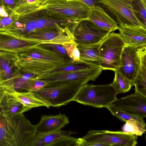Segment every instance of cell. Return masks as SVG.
Here are the masks:
<instances>
[{
	"instance_id": "obj_22",
	"label": "cell",
	"mask_w": 146,
	"mask_h": 146,
	"mask_svg": "<svg viewBox=\"0 0 146 146\" xmlns=\"http://www.w3.org/2000/svg\"><path fill=\"white\" fill-rule=\"evenodd\" d=\"M100 67L96 64L85 61H73L64 64L40 78L42 80L56 74L65 72L79 71Z\"/></svg>"
},
{
	"instance_id": "obj_19",
	"label": "cell",
	"mask_w": 146,
	"mask_h": 146,
	"mask_svg": "<svg viewBox=\"0 0 146 146\" xmlns=\"http://www.w3.org/2000/svg\"><path fill=\"white\" fill-rule=\"evenodd\" d=\"M28 111V109L13 95L0 90V114L8 117Z\"/></svg>"
},
{
	"instance_id": "obj_7",
	"label": "cell",
	"mask_w": 146,
	"mask_h": 146,
	"mask_svg": "<svg viewBox=\"0 0 146 146\" xmlns=\"http://www.w3.org/2000/svg\"><path fill=\"white\" fill-rule=\"evenodd\" d=\"M66 19L80 21L87 19L90 9L84 4L71 0H46L42 9Z\"/></svg>"
},
{
	"instance_id": "obj_9",
	"label": "cell",
	"mask_w": 146,
	"mask_h": 146,
	"mask_svg": "<svg viewBox=\"0 0 146 146\" xmlns=\"http://www.w3.org/2000/svg\"><path fill=\"white\" fill-rule=\"evenodd\" d=\"M133 0H96L110 13L119 27H142L135 16L132 5Z\"/></svg>"
},
{
	"instance_id": "obj_3",
	"label": "cell",
	"mask_w": 146,
	"mask_h": 146,
	"mask_svg": "<svg viewBox=\"0 0 146 146\" xmlns=\"http://www.w3.org/2000/svg\"><path fill=\"white\" fill-rule=\"evenodd\" d=\"M61 23L60 18L42 9L19 16L8 27L0 30V33L1 35L18 38L40 28L56 27L57 24Z\"/></svg>"
},
{
	"instance_id": "obj_6",
	"label": "cell",
	"mask_w": 146,
	"mask_h": 146,
	"mask_svg": "<svg viewBox=\"0 0 146 146\" xmlns=\"http://www.w3.org/2000/svg\"><path fill=\"white\" fill-rule=\"evenodd\" d=\"M125 46L119 33L112 32L107 35L101 42L100 48L99 65L103 70H118Z\"/></svg>"
},
{
	"instance_id": "obj_23",
	"label": "cell",
	"mask_w": 146,
	"mask_h": 146,
	"mask_svg": "<svg viewBox=\"0 0 146 146\" xmlns=\"http://www.w3.org/2000/svg\"><path fill=\"white\" fill-rule=\"evenodd\" d=\"M71 130L59 131L47 133L36 134L31 146H50L53 142L62 137L76 133Z\"/></svg>"
},
{
	"instance_id": "obj_5",
	"label": "cell",
	"mask_w": 146,
	"mask_h": 146,
	"mask_svg": "<svg viewBox=\"0 0 146 146\" xmlns=\"http://www.w3.org/2000/svg\"><path fill=\"white\" fill-rule=\"evenodd\" d=\"M117 94L112 83L98 85L86 84L73 101L94 108H106L117 99Z\"/></svg>"
},
{
	"instance_id": "obj_33",
	"label": "cell",
	"mask_w": 146,
	"mask_h": 146,
	"mask_svg": "<svg viewBox=\"0 0 146 146\" xmlns=\"http://www.w3.org/2000/svg\"><path fill=\"white\" fill-rule=\"evenodd\" d=\"M41 45L54 51L61 56L66 61L68 62L74 61L69 56L66 50L62 44L50 43L43 44Z\"/></svg>"
},
{
	"instance_id": "obj_41",
	"label": "cell",
	"mask_w": 146,
	"mask_h": 146,
	"mask_svg": "<svg viewBox=\"0 0 146 146\" xmlns=\"http://www.w3.org/2000/svg\"></svg>"
},
{
	"instance_id": "obj_34",
	"label": "cell",
	"mask_w": 146,
	"mask_h": 146,
	"mask_svg": "<svg viewBox=\"0 0 146 146\" xmlns=\"http://www.w3.org/2000/svg\"><path fill=\"white\" fill-rule=\"evenodd\" d=\"M62 45L66 50L69 56L74 61H80V52L74 42H69Z\"/></svg>"
},
{
	"instance_id": "obj_16",
	"label": "cell",
	"mask_w": 146,
	"mask_h": 146,
	"mask_svg": "<svg viewBox=\"0 0 146 146\" xmlns=\"http://www.w3.org/2000/svg\"><path fill=\"white\" fill-rule=\"evenodd\" d=\"M87 19L97 28L110 33L119 27L117 23L105 10L96 5L90 9Z\"/></svg>"
},
{
	"instance_id": "obj_30",
	"label": "cell",
	"mask_w": 146,
	"mask_h": 146,
	"mask_svg": "<svg viewBox=\"0 0 146 146\" xmlns=\"http://www.w3.org/2000/svg\"><path fill=\"white\" fill-rule=\"evenodd\" d=\"M132 5L135 15L142 25L146 29V9L141 0H133Z\"/></svg>"
},
{
	"instance_id": "obj_13",
	"label": "cell",
	"mask_w": 146,
	"mask_h": 146,
	"mask_svg": "<svg viewBox=\"0 0 146 146\" xmlns=\"http://www.w3.org/2000/svg\"><path fill=\"white\" fill-rule=\"evenodd\" d=\"M112 104L131 115L143 119L146 117V97L137 92L117 99Z\"/></svg>"
},
{
	"instance_id": "obj_37",
	"label": "cell",
	"mask_w": 146,
	"mask_h": 146,
	"mask_svg": "<svg viewBox=\"0 0 146 146\" xmlns=\"http://www.w3.org/2000/svg\"><path fill=\"white\" fill-rule=\"evenodd\" d=\"M137 50L141 65L146 68V47Z\"/></svg>"
},
{
	"instance_id": "obj_12",
	"label": "cell",
	"mask_w": 146,
	"mask_h": 146,
	"mask_svg": "<svg viewBox=\"0 0 146 146\" xmlns=\"http://www.w3.org/2000/svg\"><path fill=\"white\" fill-rule=\"evenodd\" d=\"M100 67L77 71L60 73L42 80L48 84L56 82H78L86 84L90 81H94L102 73Z\"/></svg>"
},
{
	"instance_id": "obj_1",
	"label": "cell",
	"mask_w": 146,
	"mask_h": 146,
	"mask_svg": "<svg viewBox=\"0 0 146 146\" xmlns=\"http://www.w3.org/2000/svg\"><path fill=\"white\" fill-rule=\"evenodd\" d=\"M16 68L25 73L36 74L38 79L66 63L61 56L41 44L17 54Z\"/></svg>"
},
{
	"instance_id": "obj_18",
	"label": "cell",
	"mask_w": 146,
	"mask_h": 146,
	"mask_svg": "<svg viewBox=\"0 0 146 146\" xmlns=\"http://www.w3.org/2000/svg\"><path fill=\"white\" fill-rule=\"evenodd\" d=\"M69 123L68 117L64 114L44 115L35 125V131L36 134H41L60 130Z\"/></svg>"
},
{
	"instance_id": "obj_26",
	"label": "cell",
	"mask_w": 146,
	"mask_h": 146,
	"mask_svg": "<svg viewBox=\"0 0 146 146\" xmlns=\"http://www.w3.org/2000/svg\"><path fill=\"white\" fill-rule=\"evenodd\" d=\"M115 72L114 78L112 83L117 94L128 92L133 86V82L124 76L117 70Z\"/></svg>"
},
{
	"instance_id": "obj_20",
	"label": "cell",
	"mask_w": 146,
	"mask_h": 146,
	"mask_svg": "<svg viewBox=\"0 0 146 146\" xmlns=\"http://www.w3.org/2000/svg\"><path fill=\"white\" fill-rule=\"evenodd\" d=\"M7 36L8 37H0V50L19 54L40 44L33 42Z\"/></svg>"
},
{
	"instance_id": "obj_27",
	"label": "cell",
	"mask_w": 146,
	"mask_h": 146,
	"mask_svg": "<svg viewBox=\"0 0 146 146\" xmlns=\"http://www.w3.org/2000/svg\"><path fill=\"white\" fill-rule=\"evenodd\" d=\"M135 92L146 97V68L141 65L137 74L133 81Z\"/></svg>"
},
{
	"instance_id": "obj_11",
	"label": "cell",
	"mask_w": 146,
	"mask_h": 146,
	"mask_svg": "<svg viewBox=\"0 0 146 146\" xmlns=\"http://www.w3.org/2000/svg\"><path fill=\"white\" fill-rule=\"evenodd\" d=\"M110 33L96 27L87 19L79 21L73 33L74 42L77 45H88L101 43Z\"/></svg>"
},
{
	"instance_id": "obj_2",
	"label": "cell",
	"mask_w": 146,
	"mask_h": 146,
	"mask_svg": "<svg viewBox=\"0 0 146 146\" xmlns=\"http://www.w3.org/2000/svg\"><path fill=\"white\" fill-rule=\"evenodd\" d=\"M36 134L35 125L23 113L8 117L0 114V146H31Z\"/></svg>"
},
{
	"instance_id": "obj_24",
	"label": "cell",
	"mask_w": 146,
	"mask_h": 146,
	"mask_svg": "<svg viewBox=\"0 0 146 146\" xmlns=\"http://www.w3.org/2000/svg\"><path fill=\"white\" fill-rule=\"evenodd\" d=\"M76 45L80 52V61L94 63L100 66L101 43L88 45Z\"/></svg>"
},
{
	"instance_id": "obj_21",
	"label": "cell",
	"mask_w": 146,
	"mask_h": 146,
	"mask_svg": "<svg viewBox=\"0 0 146 146\" xmlns=\"http://www.w3.org/2000/svg\"><path fill=\"white\" fill-rule=\"evenodd\" d=\"M4 91L7 92L14 96L29 110L34 108L45 106L48 108L50 107L43 100L36 96L32 92H20L14 89Z\"/></svg>"
},
{
	"instance_id": "obj_8",
	"label": "cell",
	"mask_w": 146,
	"mask_h": 146,
	"mask_svg": "<svg viewBox=\"0 0 146 146\" xmlns=\"http://www.w3.org/2000/svg\"><path fill=\"white\" fill-rule=\"evenodd\" d=\"M137 136L123 131L91 130L81 138V146L95 143L102 144L104 146H135L137 143Z\"/></svg>"
},
{
	"instance_id": "obj_17",
	"label": "cell",
	"mask_w": 146,
	"mask_h": 146,
	"mask_svg": "<svg viewBox=\"0 0 146 146\" xmlns=\"http://www.w3.org/2000/svg\"><path fill=\"white\" fill-rule=\"evenodd\" d=\"M118 30L126 46L137 49L146 47V29L143 27H119Z\"/></svg>"
},
{
	"instance_id": "obj_35",
	"label": "cell",
	"mask_w": 146,
	"mask_h": 146,
	"mask_svg": "<svg viewBox=\"0 0 146 146\" xmlns=\"http://www.w3.org/2000/svg\"><path fill=\"white\" fill-rule=\"evenodd\" d=\"M19 17V16L14 12L7 17H0V30L4 29L8 27L15 21Z\"/></svg>"
},
{
	"instance_id": "obj_29",
	"label": "cell",
	"mask_w": 146,
	"mask_h": 146,
	"mask_svg": "<svg viewBox=\"0 0 146 146\" xmlns=\"http://www.w3.org/2000/svg\"><path fill=\"white\" fill-rule=\"evenodd\" d=\"M122 131L129 132L136 136L146 134V124L139 122L127 121L122 127Z\"/></svg>"
},
{
	"instance_id": "obj_32",
	"label": "cell",
	"mask_w": 146,
	"mask_h": 146,
	"mask_svg": "<svg viewBox=\"0 0 146 146\" xmlns=\"http://www.w3.org/2000/svg\"><path fill=\"white\" fill-rule=\"evenodd\" d=\"M81 138H76L70 136L60 138L52 143L50 146H81Z\"/></svg>"
},
{
	"instance_id": "obj_15",
	"label": "cell",
	"mask_w": 146,
	"mask_h": 146,
	"mask_svg": "<svg viewBox=\"0 0 146 146\" xmlns=\"http://www.w3.org/2000/svg\"><path fill=\"white\" fill-rule=\"evenodd\" d=\"M141 66L137 49L125 46L121 54L119 67L117 70L133 82Z\"/></svg>"
},
{
	"instance_id": "obj_40",
	"label": "cell",
	"mask_w": 146,
	"mask_h": 146,
	"mask_svg": "<svg viewBox=\"0 0 146 146\" xmlns=\"http://www.w3.org/2000/svg\"><path fill=\"white\" fill-rule=\"evenodd\" d=\"M145 141H146V134H145Z\"/></svg>"
},
{
	"instance_id": "obj_10",
	"label": "cell",
	"mask_w": 146,
	"mask_h": 146,
	"mask_svg": "<svg viewBox=\"0 0 146 146\" xmlns=\"http://www.w3.org/2000/svg\"><path fill=\"white\" fill-rule=\"evenodd\" d=\"M17 38L40 44L50 43L62 44L69 42H74L72 32L68 29H65L59 25L56 27L40 28Z\"/></svg>"
},
{
	"instance_id": "obj_38",
	"label": "cell",
	"mask_w": 146,
	"mask_h": 146,
	"mask_svg": "<svg viewBox=\"0 0 146 146\" xmlns=\"http://www.w3.org/2000/svg\"><path fill=\"white\" fill-rule=\"evenodd\" d=\"M80 2L88 6L90 9L96 5V0H71Z\"/></svg>"
},
{
	"instance_id": "obj_14",
	"label": "cell",
	"mask_w": 146,
	"mask_h": 146,
	"mask_svg": "<svg viewBox=\"0 0 146 146\" xmlns=\"http://www.w3.org/2000/svg\"><path fill=\"white\" fill-rule=\"evenodd\" d=\"M0 56V90L14 89L13 69L16 67L17 54L1 50Z\"/></svg>"
},
{
	"instance_id": "obj_4",
	"label": "cell",
	"mask_w": 146,
	"mask_h": 146,
	"mask_svg": "<svg viewBox=\"0 0 146 146\" xmlns=\"http://www.w3.org/2000/svg\"><path fill=\"white\" fill-rule=\"evenodd\" d=\"M84 85L78 82L49 83L40 90L33 92L50 106L59 107L73 101Z\"/></svg>"
},
{
	"instance_id": "obj_28",
	"label": "cell",
	"mask_w": 146,
	"mask_h": 146,
	"mask_svg": "<svg viewBox=\"0 0 146 146\" xmlns=\"http://www.w3.org/2000/svg\"><path fill=\"white\" fill-rule=\"evenodd\" d=\"M106 108L113 116L125 122L127 121H131L146 124L143 119L124 111L115 107L112 104L108 106Z\"/></svg>"
},
{
	"instance_id": "obj_39",
	"label": "cell",
	"mask_w": 146,
	"mask_h": 146,
	"mask_svg": "<svg viewBox=\"0 0 146 146\" xmlns=\"http://www.w3.org/2000/svg\"><path fill=\"white\" fill-rule=\"evenodd\" d=\"M146 9V0H141Z\"/></svg>"
},
{
	"instance_id": "obj_36",
	"label": "cell",
	"mask_w": 146,
	"mask_h": 146,
	"mask_svg": "<svg viewBox=\"0 0 146 146\" xmlns=\"http://www.w3.org/2000/svg\"><path fill=\"white\" fill-rule=\"evenodd\" d=\"M19 1V0H0V3L3 4L5 8L14 12Z\"/></svg>"
},
{
	"instance_id": "obj_31",
	"label": "cell",
	"mask_w": 146,
	"mask_h": 146,
	"mask_svg": "<svg viewBox=\"0 0 146 146\" xmlns=\"http://www.w3.org/2000/svg\"><path fill=\"white\" fill-rule=\"evenodd\" d=\"M48 83L42 80H37L35 78L27 81L20 89L25 90L27 91H37L46 86Z\"/></svg>"
},
{
	"instance_id": "obj_25",
	"label": "cell",
	"mask_w": 146,
	"mask_h": 146,
	"mask_svg": "<svg viewBox=\"0 0 146 146\" xmlns=\"http://www.w3.org/2000/svg\"><path fill=\"white\" fill-rule=\"evenodd\" d=\"M45 0H19L14 12L19 16L26 15L42 9Z\"/></svg>"
}]
</instances>
